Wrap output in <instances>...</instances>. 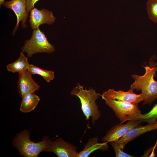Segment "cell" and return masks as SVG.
Listing matches in <instances>:
<instances>
[{"mask_svg":"<svg viewBox=\"0 0 157 157\" xmlns=\"http://www.w3.org/2000/svg\"><path fill=\"white\" fill-rule=\"evenodd\" d=\"M30 133L25 130L19 133L14 138L13 144L21 155L25 157H36L45 151L52 140L48 136L44 137L42 141L35 143L30 139Z\"/></svg>","mask_w":157,"mask_h":157,"instance_id":"cell-3","label":"cell"},{"mask_svg":"<svg viewBox=\"0 0 157 157\" xmlns=\"http://www.w3.org/2000/svg\"><path fill=\"white\" fill-rule=\"evenodd\" d=\"M141 122L138 120H130L126 124H119L114 125L107 131L101 141L107 143L116 142L130 129L138 126Z\"/></svg>","mask_w":157,"mask_h":157,"instance_id":"cell-8","label":"cell"},{"mask_svg":"<svg viewBox=\"0 0 157 157\" xmlns=\"http://www.w3.org/2000/svg\"><path fill=\"white\" fill-rule=\"evenodd\" d=\"M113 148L115 153L116 157H133L132 155H129L124 152L123 150L120 148L119 144L115 142H110Z\"/></svg>","mask_w":157,"mask_h":157,"instance_id":"cell-19","label":"cell"},{"mask_svg":"<svg viewBox=\"0 0 157 157\" xmlns=\"http://www.w3.org/2000/svg\"><path fill=\"white\" fill-rule=\"evenodd\" d=\"M77 147L61 138L49 143L45 151L52 152L58 157H76Z\"/></svg>","mask_w":157,"mask_h":157,"instance_id":"cell-6","label":"cell"},{"mask_svg":"<svg viewBox=\"0 0 157 157\" xmlns=\"http://www.w3.org/2000/svg\"><path fill=\"white\" fill-rule=\"evenodd\" d=\"M98 136L89 139L83 150L77 152L76 157H88L94 151L100 149L106 151L108 149L107 142L99 143Z\"/></svg>","mask_w":157,"mask_h":157,"instance_id":"cell-13","label":"cell"},{"mask_svg":"<svg viewBox=\"0 0 157 157\" xmlns=\"http://www.w3.org/2000/svg\"><path fill=\"white\" fill-rule=\"evenodd\" d=\"M28 70L32 74L40 75L47 83L53 80L55 77L53 71L42 69L33 64H30Z\"/></svg>","mask_w":157,"mask_h":157,"instance_id":"cell-17","label":"cell"},{"mask_svg":"<svg viewBox=\"0 0 157 157\" xmlns=\"http://www.w3.org/2000/svg\"><path fill=\"white\" fill-rule=\"evenodd\" d=\"M156 123L157 124V121H156ZM156 129H157V128ZM157 143H156V144H157Z\"/></svg>","mask_w":157,"mask_h":157,"instance_id":"cell-22","label":"cell"},{"mask_svg":"<svg viewBox=\"0 0 157 157\" xmlns=\"http://www.w3.org/2000/svg\"><path fill=\"white\" fill-rule=\"evenodd\" d=\"M156 58V55L152 56L148 62L149 66L146 65L143 67L145 72L143 75L135 74L131 76L134 82L130 88L137 91H141V93L144 98L143 105H150L157 99V81L154 78L157 76V60L154 61Z\"/></svg>","mask_w":157,"mask_h":157,"instance_id":"cell-1","label":"cell"},{"mask_svg":"<svg viewBox=\"0 0 157 157\" xmlns=\"http://www.w3.org/2000/svg\"><path fill=\"white\" fill-rule=\"evenodd\" d=\"M2 5L6 8L12 10L17 16V24L13 31V34H15L18 29L20 21L22 22V25L23 28L27 27L25 23L28 16V13L26 10V0H11L9 1H4Z\"/></svg>","mask_w":157,"mask_h":157,"instance_id":"cell-9","label":"cell"},{"mask_svg":"<svg viewBox=\"0 0 157 157\" xmlns=\"http://www.w3.org/2000/svg\"><path fill=\"white\" fill-rule=\"evenodd\" d=\"M157 128L156 123L138 126L130 129L123 136L115 142L119 144L121 148L123 150L125 145L129 142L147 132L156 129Z\"/></svg>","mask_w":157,"mask_h":157,"instance_id":"cell-12","label":"cell"},{"mask_svg":"<svg viewBox=\"0 0 157 157\" xmlns=\"http://www.w3.org/2000/svg\"><path fill=\"white\" fill-rule=\"evenodd\" d=\"M30 12L29 23L33 30L39 28V26L43 24L51 25L56 19L52 12L45 8L39 10L34 8Z\"/></svg>","mask_w":157,"mask_h":157,"instance_id":"cell-10","label":"cell"},{"mask_svg":"<svg viewBox=\"0 0 157 157\" xmlns=\"http://www.w3.org/2000/svg\"><path fill=\"white\" fill-rule=\"evenodd\" d=\"M39 0H26V10L28 13L34 8L35 4Z\"/></svg>","mask_w":157,"mask_h":157,"instance_id":"cell-20","label":"cell"},{"mask_svg":"<svg viewBox=\"0 0 157 157\" xmlns=\"http://www.w3.org/2000/svg\"><path fill=\"white\" fill-rule=\"evenodd\" d=\"M21 49L30 58L33 54L38 53H52L55 51V48L48 41L44 32L38 28L33 30L31 38L25 41Z\"/></svg>","mask_w":157,"mask_h":157,"instance_id":"cell-4","label":"cell"},{"mask_svg":"<svg viewBox=\"0 0 157 157\" xmlns=\"http://www.w3.org/2000/svg\"><path fill=\"white\" fill-rule=\"evenodd\" d=\"M146 10L149 18L154 23L157 22V0H148Z\"/></svg>","mask_w":157,"mask_h":157,"instance_id":"cell-18","label":"cell"},{"mask_svg":"<svg viewBox=\"0 0 157 157\" xmlns=\"http://www.w3.org/2000/svg\"><path fill=\"white\" fill-rule=\"evenodd\" d=\"M20 110L23 113H27L33 110L40 101L39 97L35 92L28 94L22 97Z\"/></svg>","mask_w":157,"mask_h":157,"instance_id":"cell-14","label":"cell"},{"mask_svg":"<svg viewBox=\"0 0 157 157\" xmlns=\"http://www.w3.org/2000/svg\"><path fill=\"white\" fill-rule=\"evenodd\" d=\"M18 74L17 88L22 98L28 94L35 92L39 89V85L33 79L32 74L28 70Z\"/></svg>","mask_w":157,"mask_h":157,"instance_id":"cell-11","label":"cell"},{"mask_svg":"<svg viewBox=\"0 0 157 157\" xmlns=\"http://www.w3.org/2000/svg\"><path fill=\"white\" fill-rule=\"evenodd\" d=\"M29 64L27 57L21 51L19 56L15 61L8 64L6 66L8 71L18 74L28 69Z\"/></svg>","mask_w":157,"mask_h":157,"instance_id":"cell-15","label":"cell"},{"mask_svg":"<svg viewBox=\"0 0 157 157\" xmlns=\"http://www.w3.org/2000/svg\"><path fill=\"white\" fill-rule=\"evenodd\" d=\"M133 90L130 88L128 91L124 92L121 90L117 91L113 89H110L104 92L101 96L103 100H116L138 105L139 103L144 101V97L141 93L139 94H135Z\"/></svg>","mask_w":157,"mask_h":157,"instance_id":"cell-7","label":"cell"},{"mask_svg":"<svg viewBox=\"0 0 157 157\" xmlns=\"http://www.w3.org/2000/svg\"><path fill=\"white\" fill-rule=\"evenodd\" d=\"M104 100L120 120V124L131 120L133 117L141 114L137 105L116 100L105 99Z\"/></svg>","mask_w":157,"mask_h":157,"instance_id":"cell-5","label":"cell"},{"mask_svg":"<svg viewBox=\"0 0 157 157\" xmlns=\"http://www.w3.org/2000/svg\"><path fill=\"white\" fill-rule=\"evenodd\" d=\"M71 95H75L80 99L81 104V108L85 117V119L88 120L92 117V122L94 124L96 120L101 117V113L98 109V106L95 103L101 95L97 92L92 88L88 90L84 89L83 85L77 83L71 90Z\"/></svg>","mask_w":157,"mask_h":157,"instance_id":"cell-2","label":"cell"},{"mask_svg":"<svg viewBox=\"0 0 157 157\" xmlns=\"http://www.w3.org/2000/svg\"><path fill=\"white\" fill-rule=\"evenodd\" d=\"M4 1V0H0V6L1 5H2Z\"/></svg>","mask_w":157,"mask_h":157,"instance_id":"cell-21","label":"cell"},{"mask_svg":"<svg viewBox=\"0 0 157 157\" xmlns=\"http://www.w3.org/2000/svg\"><path fill=\"white\" fill-rule=\"evenodd\" d=\"M138 120L140 122H145L149 124L156 123L157 120V104H156L148 112L141 113L133 117L131 120Z\"/></svg>","mask_w":157,"mask_h":157,"instance_id":"cell-16","label":"cell"}]
</instances>
